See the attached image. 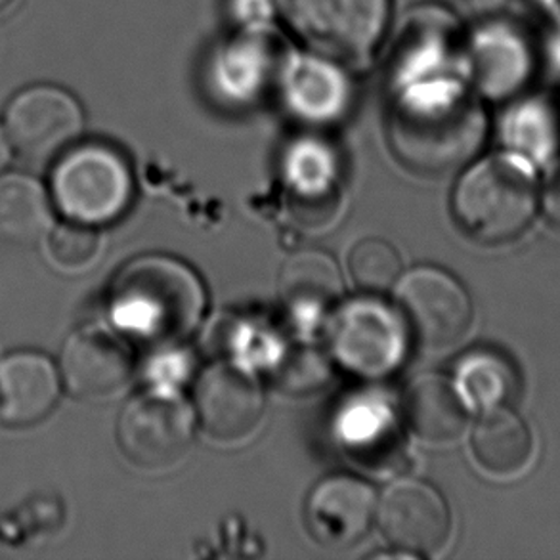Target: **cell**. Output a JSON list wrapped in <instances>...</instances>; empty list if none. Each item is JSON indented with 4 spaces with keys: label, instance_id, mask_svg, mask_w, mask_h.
<instances>
[{
    "label": "cell",
    "instance_id": "7402d4cb",
    "mask_svg": "<svg viewBox=\"0 0 560 560\" xmlns=\"http://www.w3.org/2000/svg\"><path fill=\"white\" fill-rule=\"evenodd\" d=\"M52 228V205L43 184L20 173L0 175V242L33 245Z\"/></svg>",
    "mask_w": 560,
    "mask_h": 560
},
{
    "label": "cell",
    "instance_id": "9a60e30c",
    "mask_svg": "<svg viewBox=\"0 0 560 560\" xmlns=\"http://www.w3.org/2000/svg\"><path fill=\"white\" fill-rule=\"evenodd\" d=\"M281 94L295 117L306 122L337 121L349 109V77L324 54H296L283 66Z\"/></svg>",
    "mask_w": 560,
    "mask_h": 560
},
{
    "label": "cell",
    "instance_id": "d4e9b609",
    "mask_svg": "<svg viewBox=\"0 0 560 560\" xmlns=\"http://www.w3.org/2000/svg\"><path fill=\"white\" fill-rule=\"evenodd\" d=\"M102 240L92 226L69 222L54 228L48 240V257L63 272H84L100 257Z\"/></svg>",
    "mask_w": 560,
    "mask_h": 560
},
{
    "label": "cell",
    "instance_id": "3957f363",
    "mask_svg": "<svg viewBox=\"0 0 560 560\" xmlns=\"http://www.w3.org/2000/svg\"><path fill=\"white\" fill-rule=\"evenodd\" d=\"M538 211V180L524 161L486 158L455 184L452 214L465 235L482 245H505L530 228Z\"/></svg>",
    "mask_w": 560,
    "mask_h": 560
},
{
    "label": "cell",
    "instance_id": "4fadbf2b",
    "mask_svg": "<svg viewBox=\"0 0 560 560\" xmlns=\"http://www.w3.org/2000/svg\"><path fill=\"white\" fill-rule=\"evenodd\" d=\"M377 493L362 478L331 475L314 486L304 505V518L319 546L349 549L377 523Z\"/></svg>",
    "mask_w": 560,
    "mask_h": 560
},
{
    "label": "cell",
    "instance_id": "d6986e66",
    "mask_svg": "<svg viewBox=\"0 0 560 560\" xmlns=\"http://www.w3.org/2000/svg\"><path fill=\"white\" fill-rule=\"evenodd\" d=\"M283 173L301 217L306 219L308 212H314L312 222L329 217V211L337 207L335 183L339 163L326 142L318 138L295 140L283 158Z\"/></svg>",
    "mask_w": 560,
    "mask_h": 560
},
{
    "label": "cell",
    "instance_id": "5b68a950",
    "mask_svg": "<svg viewBox=\"0 0 560 560\" xmlns=\"http://www.w3.org/2000/svg\"><path fill=\"white\" fill-rule=\"evenodd\" d=\"M406 339L408 326L398 308L370 293L337 306L329 319L331 357L358 377L393 373L406 357Z\"/></svg>",
    "mask_w": 560,
    "mask_h": 560
},
{
    "label": "cell",
    "instance_id": "83f0119b",
    "mask_svg": "<svg viewBox=\"0 0 560 560\" xmlns=\"http://www.w3.org/2000/svg\"><path fill=\"white\" fill-rule=\"evenodd\" d=\"M12 144H10V140H8L7 130L4 127L0 125V173L7 168L8 163L12 160Z\"/></svg>",
    "mask_w": 560,
    "mask_h": 560
},
{
    "label": "cell",
    "instance_id": "484cf974",
    "mask_svg": "<svg viewBox=\"0 0 560 560\" xmlns=\"http://www.w3.org/2000/svg\"><path fill=\"white\" fill-rule=\"evenodd\" d=\"M331 378V362L319 350L296 349L278 365L276 381L288 394H314Z\"/></svg>",
    "mask_w": 560,
    "mask_h": 560
},
{
    "label": "cell",
    "instance_id": "9c48e42d",
    "mask_svg": "<svg viewBox=\"0 0 560 560\" xmlns=\"http://www.w3.org/2000/svg\"><path fill=\"white\" fill-rule=\"evenodd\" d=\"M396 308L409 334L427 350L455 347L472 324L470 296L452 273L436 266H417L394 285Z\"/></svg>",
    "mask_w": 560,
    "mask_h": 560
},
{
    "label": "cell",
    "instance_id": "4316f807",
    "mask_svg": "<svg viewBox=\"0 0 560 560\" xmlns=\"http://www.w3.org/2000/svg\"><path fill=\"white\" fill-rule=\"evenodd\" d=\"M230 14L242 30H266L276 14V0H230Z\"/></svg>",
    "mask_w": 560,
    "mask_h": 560
},
{
    "label": "cell",
    "instance_id": "30bf717a",
    "mask_svg": "<svg viewBox=\"0 0 560 560\" xmlns=\"http://www.w3.org/2000/svg\"><path fill=\"white\" fill-rule=\"evenodd\" d=\"M377 523L390 546L409 557H432L452 538V511L444 495L423 480L401 478L377 503Z\"/></svg>",
    "mask_w": 560,
    "mask_h": 560
},
{
    "label": "cell",
    "instance_id": "2e32d148",
    "mask_svg": "<svg viewBox=\"0 0 560 560\" xmlns=\"http://www.w3.org/2000/svg\"><path fill=\"white\" fill-rule=\"evenodd\" d=\"M60 372L40 352H14L0 360V423L33 427L60 400Z\"/></svg>",
    "mask_w": 560,
    "mask_h": 560
},
{
    "label": "cell",
    "instance_id": "277c9868",
    "mask_svg": "<svg viewBox=\"0 0 560 560\" xmlns=\"http://www.w3.org/2000/svg\"><path fill=\"white\" fill-rule=\"evenodd\" d=\"M52 203L69 220L104 226L121 219L135 197V175L114 145L86 142L69 148L52 171Z\"/></svg>",
    "mask_w": 560,
    "mask_h": 560
},
{
    "label": "cell",
    "instance_id": "8fae6325",
    "mask_svg": "<svg viewBox=\"0 0 560 560\" xmlns=\"http://www.w3.org/2000/svg\"><path fill=\"white\" fill-rule=\"evenodd\" d=\"M194 413L212 440L235 444L249 439L265 417V393L243 368L217 362L199 373Z\"/></svg>",
    "mask_w": 560,
    "mask_h": 560
},
{
    "label": "cell",
    "instance_id": "7a4b0ae2",
    "mask_svg": "<svg viewBox=\"0 0 560 560\" xmlns=\"http://www.w3.org/2000/svg\"><path fill=\"white\" fill-rule=\"evenodd\" d=\"M207 291L191 266L171 255H144L115 276L107 311L115 326L148 342L186 339L203 318Z\"/></svg>",
    "mask_w": 560,
    "mask_h": 560
},
{
    "label": "cell",
    "instance_id": "f1b7e54d",
    "mask_svg": "<svg viewBox=\"0 0 560 560\" xmlns=\"http://www.w3.org/2000/svg\"><path fill=\"white\" fill-rule=\"evenodd\" d=\"M12 2H14V0H0V12H4Z\"/></svg>",
    "mask_w": 560,
    "mask_h": 560
},
{
    "label": "cell",
    "instance_id": "e0dca14e",
    "mask_svg": "<svg viewBox=\"0 0 560 560\" xmlns=\"http://www.w3.org/2000/svg\"><path fill=\"white\" fill-rule=\"evenodd\" d=\"M278 291L296 322L314 326L341 299V270L326 250H296L281 266Z\"/></svg>",
    "mask_w": 560,
    "mask_h": 560
},
{
    "label": "cell",
    "instance_id": "ac0fdd59",
    "mask_svg": "<svg viewBox=\"0 0 560 560\" xmlns=\"http://www.w3.org/2000/svg\"><path fill=\"white\" fill-rule=\"evenodd\" d=\"M467 409L454 381L439 373L413 378L401 400V416L409 431L429 444H447L459 439L469 423Z\"/></svg>",
    "mask_w": 560,
    "mask_h": 560
},
{
    "label": "cell",
    "instance_id": "52a82bcc",
    "mask_svg": "<svg viewBox=\"0 0 560 560\" xmlns=\"http://www.w3.org/2000/svg\"><path fill=\"white\" fill-rule=\"evenodd\" d=\"M281 14L312 48L337 60H362L385 33L390 0H276Z\"/></svg>",
    "mask_w": 560,
    "mask_h": 560
},
{
    "label": "cell",
    "instance_id": "cb8c5ba5",
    "mask_svg": "<svg viewBox=\"0 0 560 560\" xmlns=\"http://www.w3.org/2000/svg\"><path fill=\"white\" fill-rule=\"evenodd\" d=\"M349 270L358 288L370 295L390 291L404 273L400 253L381 237L358 243L350 253Z\"/></svg>",
    "mask_w": 560,
    "mask_h": 560
},
{
    "label": "cell",
    "instance_id": "6da1fadb",
    "mask_svg": "<svg viewBox=\"0 0 560 560\" xmlns=\"http://www.w3.org/2000/svg\"><path fill=\"white\" fill-rule=\"evenodd\" d=\"M390 144L401 165L421 176H442L477 152L485 117L447 73L398 81Z\"/></svg>",
    "mask_w": 560,
    "mask_h": 560
},
{
    "label": "cell",
    "instance_id": "ffe728a7",
    "mask_svg": "<svg viewBox=\"0 0 560 560\" xmlns=\"http://www.w3.org/2000/svg\"><path fill=\"white\" fill-rule=\"evenodd\" d=\"M478 465L493 477H515L534 455V439L523 417L508 406L486 409L470 434Z\"/></svg>",
    "mask_w": 560,
    "mask_h": 560
},
{
    "label": "cell",
    "instance_id": "5bb4252c",
    "mask_svg": "<svg viewBox=\"0 0 560 560\" xmlns=\"http://www.w3.org/2000/svg\"><path fill=\"white\" fill-rule=\"evenodd\" d=\"M135 373L129 347L104 327L86 326L69 335L60 358V377L81 400H106L121 393Z\"/></svg>",
    "mask_w": 560,
    "mask_h": 560
},
{
    "label": "cell",
    "instance_id": "7c38bea8",
    "mask_svg": "<svg viewBox=\"0 0 560 560\" xmlns=\"http://www.w3.org/2000/svg\"><path fill=\"white\" fill-rule=\"evenodd\" d=\"M285 61L283 48L268 31L243 30L209 61V89L222 104L249 106L280 83Z\"/></svg>",
    "mask_w": 560,
    "mask_h": 560
},
{
    "label": "cell",
    "instance_id": "603a6c76",
    "mask_svg": "<svg viewBox=\"0 0 560 560\" xmlns=\"http://www.w3.org/2000/svg\"><path fill=\"white\" fill-rule=\"evenodd\" d=\"M454 385L467 408H501L515 396V370L498 352L472 350L455 368Z\"/></svg>",
    "mask_w": 560,
    "mask_h": 560
},
{
    "label": "cell",
    "instance_id": "ba28073f",
    "mask_svg": "<svg viewBox=\"0 0 560 560\" xmlns=\"http://www.w3.org/2000/svg\"><path fill=\"white\" fill-rule=\"evenodd\" d=\"M2 127L12 150L23 161L45 167L73 148L83 135V107L66 89L33 84L10 100Z\"/></svg>",
    "mask_w": 560,
    "mask_h": 560
},
{
    "label": "cell",
    "instance_id": "8992f818",
    "mask_svg": "<svg viewBox=\"0 0 560 560\" xmlns=\"http://www.w3.org/2000/svg\"><path fill=\"white\" fill-rule=\"evenodd\" d=\"M196 423L194 408L180 394L155 388L127 401L117 421V444L138 469H173L194 446Z\"/></svg>",
    "mask_w": 560,
    "mask_h": 560
},
{
    "label": "cell",
    "instance_id": "44dd1931",
    "mask_svg": "<svg viewBox=\"0 0 560 560\" xmlns=\"http://www.w3.org/2000/svg\"><path fill=\"white\" fill-rule=\"evenodd\" d=\"M342 447L360 463H388L398 447V427L390 406L381 396H358L337 417Z\"/></svg>",
    "mask_w": 560,
    "mask_h": 560
}]
</instances>
